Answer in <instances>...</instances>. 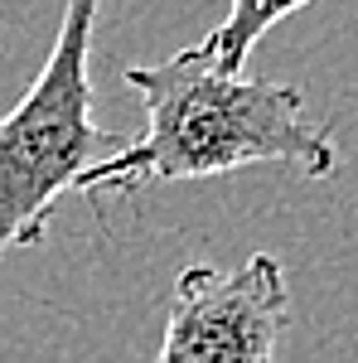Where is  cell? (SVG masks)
Instances as JSON below:
<instances>
[{
  "label": "cell",
  "mask_w": 358,
  "mask_h": 363,
  "mask_svg": "<svg viewBox=\"0 0 358 363\" xmlns=\"http://www.w3.org/2000/svg\"><path fill=\"white\" fill-rule=\"evenodd\" d=\"M102 0H68L54 49L10 112H0V267L15 247H39L63 194L92 165L126 150L121 131L97 126L92 39Z\"/></svg>",
  "instance_id": "2"
},
{
  "label": "cell",
  "mask_w": 358,
  "mask_h": 363,
  "mask_svg": "<svg viewBox=\"0 0 358 363\" xmlns=\"http://www.w3.org/2000/svg\"><path fill=\"white\" fill-rule=\"evenodd\" d=\"M121 83L140 97L145 131L78 179L73 194L92 208L150 184L218 179L242 165H286L305 179H330L339 169V145L330 126L310 116L301 87L228 73L203 44L160 63H126Z\"/></svg>",
  "instance_id": "1"
},
{
  "label": "cell",
  "mask_w": 358,
  "mask_h": 363,
  "mask_svg": "<svg viewBox=\"0 0 358 363\" xmlns=\"http://www.w3.org/2000/svg\"><path fill=\"white\" fill-rule=\"evenodd\" d=\"M301 5H310V0H233L228 5V20L208 39H198V44L213 54L218 68L242 73L247 68V54L267 39V29H276L291 10H301Z\"/></svg>",
  "instance_id": "4"
},
{
  "label": "cell",
  "mask_w": 358,
  "mask_h": 363,
  "mask_svg": "<svg viewBox=\"0 0 358 363\" xmlns=\"http://www.w3.org/2000/svg\"><path fill=\"white\" fill-rule=\"evenodd\" d=\"M286 325L291 286L272 252H252L233 272L189 262L169 286L165 339L155 363H276Z\"/></svg>",
  "instance_id": "3"
}]
</instances>
